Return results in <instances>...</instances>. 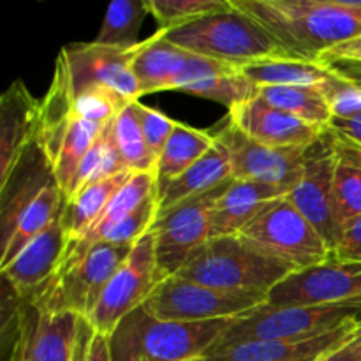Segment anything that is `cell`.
<instances>
[{
    "label": "cell",
    "mask_w": 361,
    "mask_h": 361,
    "mask_svg": "<svg viewBox=\"0 0 361 361\" xmlns=\"http://www.w3.org/2000/svg\"><path fill=\"white\" fill-rule=\"evenodd\" d=\"M87 361H113L108 335L94 331V337H92V342H90V349H88Z\"/></svg>",
    "instance_id": "cell-44"
},
{
    "label": "cell",
    "mask_w": 361,
    "mask_h": 361,
    "mask_svg": "<svg viewBox=\"0 0 361 361\" xmlns=\"http://www.w3.org/2000/svg\"><path fill=\"white\" fill-rule=\"evenodd\" d=\"M190 361H204V358H196V360H190Z\"/></svg>",
    "instance_id": "cell-47"
},
{
    "label": "cell",
    "mask_w": 361,
    "mask_h": 361,
    "mask_svg": "<svg viewBox=\"0 0 361 361\" xmlns=\"http://www.w3.org/2000/svg\"><path fill=\"white\" fill-rule=\"evenodd\" d=\"M183 59L185 49L166 41L159 30L147 41H141L133 63L141 97L155 92L175 90Z\"/></svg>",
    "instance_id": "cell-25"
},
{
    "label": "cell",
    "mask_w": 361,
    "mask_h": 361,
    "mask_svg": "<svg viewBox=\"0 0 361 361\" xmlns=\"http://www.w3.org/2000/svg\"><path fill=\"white\" fill-rule=\"evenodd\" d=\"M361 330V324H348L330 334L303 341H257L233 345L204 356V361H300L319 358Z\"/></svg>",
    "instance_id": "cell-21"
},
{
    "label": "cell",
    "mask_w": 361,
    "mask_h": 361,
    "mask_svg": "<svg viewBox=\"0 0 361 361\" xmlns=\"http://www.w3.org/2000/svg\"><path fill=\"white\" fill-rule=\"evenodd\" d=\"M41 101L18 80L0 97V178L37 137Z\"/></svg>",
    "instance_id": "cell-20"
},
{
    "label": "cell",
    "mask_w": 361,
    "mask_h": 361,
    "mask_svg": "<svg viewBox=\"0 0 361 361\" xmlns=\"http://www.w3.org/2000/svg\"><path fill=\"white\" fill-rule=\"evenodd\" d=\"M238 236L293 271L305 270L335 257L331 247L288 196L271 201Z\"/></svg>",
    "instance_id": "cell-6"
},
{
    "label": "cell",
    "mask_w": 361,
    "mask_h": 361,
    "mask_svg": "<svg viewBox=\"0 0 361 361\" xmlns=\"http://www.w3.org/2000/svg\"><path fill=\"white\" fill-rule=\"evenodd\" d=\"M360 331L356 335H353L351 338H348L345 342L338 344L337 348L330 349L324 355H321L319 358L314 361H361V349H360Z\"/></svg>",
    "instance_id": "cell-41"
},
{
    "label": "cell",
    "mask_w": 361,
    "mask_h": 361,
    "mask_svg": "<svg viewBox=\"0 0 361 361\" xmlns=\"http://www.w3.org/2000/svg\"><path fill=\"white\" fill-rule=\"evenodd\" d=\"M291 268L264 256L238 235L210 238L187 259L176 277L222 291L267 295Z\"/></svg>",
    "instance_id": "cell-4"
},
{
    "label": "cell",
    "mask_w": 361,
    "mask_h": 361,
    "mask_svg": "<svg viewBox=\"0 0 361 361\" xmlns=\"http://www.w3.org/2000/svg\"><path fill=\"white\" fill-rule=\"evenodd\" d=\"M328 127L342 140L351 141L361 147V113L349 116V118H331Z\"/></svg>",
    "instance_id": "cell-42"
},
{
    "label": "cell",
    "mask_w": 361,
    "mask_h": 361,
    "mask_svg": "<svg viewBox=\"0 0 361 361\" xmlns=\"http://www.w3.org/2000/svg\"><path fill=\"white\" fill-rule=\"evenodd\" d=\"M51 183H56L51 162L35 137L34 143L21 154L11 171L4 178H0L2 242L13 233L14 226L25 214V210Z\"/></svg>",
    "instance_id": "cell-17"
},
{
    "label": "cell",
    "mask_w": 361,
    "mask_h": 361,
    "mask_svg": "<svg viewBox=\"0 0 361 361\" xmlns=\"http://www.w3.org/2000/svg\"><path fill=\"white\" fill-rule=\"evenodd\" d=\"M229 183H222L157 214L152 235L161 281L178 274L187 259L210 240L212 210Z\"/></svg>",
    "instance_id": "cell-9"
},
{
    "label": "cell",
    "mask_w": 361,
    "mask_h": 361,
    "mask_svg": "<svg viewBox=\"0 0 361 361\" xmlns=\"http://www.w3.org/2000/svg\"><path fill=\"white\" fill-rule=\"evenodd\" d=\"M155 187H157V180H155V173H134L129 178V182L115 194L108 207L104 208L97 221L90 226L83 236L76 240H69L67 245L66 257L62 261V267L74 263L76 259L83 257L88 250L94 245L101 243L102 236L115 228L120 221L133 214L140 204H143L148 197L155 194Z\"/></svg>",
    "instance_id": "cell-24"
},
{
    "label": "cell",
    "mask_w": 361,
    "mask_h": 361,
    "mask_svg": "<svg viewBox=\"0 0 361 361\" xmlns=\"http://www.w3.org/2000/svg\"><path fill=\"white\" fill-rule=\"evenodd\" d=\"M159 282L161 275L150 231L133 247L127 259L115 271L88 323L99 334L109 335L123 317L145 305Z\"/></svg>",
    "instance_id": "cell-10"
},
{
    "label": "cell",
    "mask_w": 361,
    "mask_h": 361,
    "mask_svg": "<svg viewBox=\"0 0 361 361\" xmlns=\"http://www.w3.org/2000/svg\"><path fill=\"white\" fill-rule=\"evenodd\" d=\"M231 319L161 321L140 307L108 335L113 361H190L204 358Z\"/></svg>",
    "instance_id": "cell-2"
},
{
    "label": "cell",
    "mask_w": 361,
    "mask_h": 361,
    "mask_svg": "<svg viewBox=\"0 0 361 361\" xmlns=\"http://www.w3.org/2000/svg\"><path fill=\"white\" fill-rule=\"evenodd\" d=\"M334 166L335 134L326 127L319 137L307 147L302 176L288 197L335 252L341 243L342 229L338 228L335 214Z\"/></svg>",
    "instance_id": "cell-11"
},
{
    "label": "cell",
    "mask_w": 361,
    "mask_h": 361,
    "mask_svg": "<svg viewBox=\"0 0 361 361\" xmlns=\"http://www.w3.org/2000/svg\"><path fill=\"white\" fill-rule=\"evenodd\" d=\"M133 171H123L111 178L101 180L92 185L85 187L83 190L76 194L71 200H66V207L62 212L63 228H66L69 240H76L83 236L99 219V215L104 212L109 201L115 197V194L129 182Z\"/></svg>",
    "instance_id": "cell-29"
},
{
    "label": "cell",
    "mask_w": 361,
    "mask_h": 361,
    "mask_svg": "<svg viewBox=\"0 0 361 361\" xmlns=\"http://www.w3.org/2000/svg\"><path fill=\"white\" fill-rule=\"evenodd\" d=\"M229 122L250 140L270 147H307L324 130L274 108L257 95L229 109Z\"/></svg>",
    "instance_id": "cell-19"
},
{
    "label": "cell",
    "mask_w": 361,
    "mask_h": 361,
    "mask_svg": "<svg viewBox=\"0 0 361 361\" xmlns=\"http://www.w3.org/2000/svg\"><path fill=\"white\" fill-rule=\"evenodd\" d=\"M229 6L231 0H148L147 11L157 20L159 30H171Z\"/></svg>",
    "instance_id": "cell-35"
},
{
    "label": "cell",
    "mask_w": 361,
    "mask_h": 361,
    "mask_svg": "<svg viewBox=\"0 0 361 361\" xmlns=\"http://www.w3.org/2000/svg\"><path fill=\"white\" fill-rule=\"evenodd\" d=\"M282 196L288 194L277 187L233 178L212 210L210 238L240 235L271 201Z\"/></svg>",
    "instance_id": "cell-22"
},
{
    "label": "cell",
    "mask_w": 361,
    "mask_h": 361,
    "mask_svg": "<svg viewBox=\"0 0 361 361\" xmlns=\"http://www.w3.org/2000/svg\"><path fill=\"white\" fill-rule=\"evenodd\" d=\"M175 90L219 102L228 109L256 95V87L243 76L240 67L189 51H185L176 76Z\"/></svg>",
    "instance_id": "cell-18"
},
{
    "label": "cell",
    "mask_w": 361,
    "mask_h": 361,
    "mask_svg": "<svg viewBox=\"0 0 361 361\" xmlns=\"http://www.w3.org/2000/svg\"><path fill=\"white\" fill-rule=\"evenodd\" d=\"M157 197L154 194L143 204H140L133 214H129L123 221H120L115 228L109 229L102 236L101 243L134 247L147 233L152 231V226H154L155 219H157Z\"/></svg>",
    "instance_id": "cell-36"
},
{
    "label": "cell",
    "mask_w": 361,
    "mask_h": 361,
    "mask_svg": "<svg viewBox=\"0 0 361 361\" xmlns=\"http://www.w3.org/2000/svg\"><path fill=\"white\" fill-rule=\"evenodd\" d=\"M62 212L9 264L0 268L6 282L20 300L28 302L34 298L44 286L53 281L62 267L69 245Z\"/></svg>",
    "instance_id": "cell-16"
},
{
    "label": "cell",
    "mask_w": 361,
    "mask_h": 361,
    "mask_svg": "<svg viewBox=\"0 0 361 361\" xmlns=\"http://www.w3.org/2000/svg\"><path fill=\"white\" fill-rule=\"evenodd\" d=\"M321 63H335V62H358L361 63V37L351 39L348 42L334 46L323 53L319 59Z\"/></svg>",
    "instance_id": "cell-40"
},
{
    "label": "cell",
    "mask_w": 361,
    "mask_h": 361,
    "mask_svg": "<svg viewBox=\"0 0 361 361\" xmlns=\"http://www.w3.org/2000/svg\"><path fill=\"white\" fill-rule=\"evenodd\" d=\"M130 250L133 247L97 243L83 257L60 268L53 281L28 303L46 312H71L88 319Z\"/></svg>",
    "instance_id": "cell-7"
},
{
    "label": "cell",
    "mask_w": 361,
    "mask_h": 361,
    "mask_svg": "<svg viewBox=\"0 0 361 361\" xmlns=\"http://www.w3.org/2000/svg\"><path fill=\"white\" fill-rule=\"evenodd\" d=\"M215 145V134L194 129L182 122H176L168 143L162 148L155 164L157 185L176 178L196 164Z\"/></svg>",
    "instance_id": "cell-30"
},
{
    "label": "cell",
    "mask_w": 361,
    "mask_h": 361,
    "mask_svg": "<svg viewBox=\"0 0 361 361\" xmlns=\"http://www.w3.org/2000/svg\"><path fill=\"white\" fill-rule=\"evenodd\" d=\"M274 37L286 56L319 62L334 46L361 37V0H233Z\"/></svg>",
    "instance_id": "cell-1"
},
{
    "label": "cell",
    "mask_w": 361,
    "mask_h": 361,
    "mask_svg": "<svg viewBox=\"0 0 361 361\" xmlns=\"http://www.w3.org/2000/svg\"><path fill=\"white\" fill-rule=\"evenodd\" d=\"M256 95L274 108L319 129H326L334 118L323 92L317 87H261L256 88Z\"/></svg>",
    "instance_id": "cell-31"
},
{
    "label": "cell",
    "mask_w": 361,
    "mask_h": 361,
    "mask_svg": "<svg viewBox=\"0 0 361 361\" xmlns=\"http://www.w3.org/2000/svg\"><path fill=\"white\" fill-rule=\"evenodd\" d=\"M358 338H360V349H361V330H360V335H358Z\"/></svg>",
    "instance_id": "cell-46"
},
{
    "label": "cell",
    "mask_w": 361,
    "mask_h": 361,
    "mask_svg": "<svg viewBox=\"0 0 361 361\" xmlns=\"http://www.w3.org/2000/svg\"><path fill=\"white\" fill-rule=\"evenodd\" d=\"M215 136L228 148L233 178L252 180L291 192L303 171L307 147H270L250 140L228 122Z\"/></svg>",
    "instance_id": "cell-13"
},
{
    "label": "cell",
    "mask_w": 361,
    "mask_h": 361,
    "mask_svg": "<svg viewBox=\"0 0 361 361\" xmlns=\"http://www.w3.org/2000/svg\"><path fill=\"white\" fill-rule=\"evenodd\" d=\"M123 171H129V169L123 164L122 155H120L118 147H116L111 120L109 123H106L104 129L101 130L97 140H95L94 145L90 147V150L87 152V155L81 159L66 200L74 197L80 190L92 185V183L111 178V176Z\"/></svg>",
    "instance_id": "cell-32"
},
{
    "label": "cell",
    "mask_w": 361,
    "mask_h": 361,
    "mask_svg": "<svg viewBox=\"0 0 361 361\" xmlns=\"http://www.w3.org/2000/svg\"><path fill=\"white\" fill-rule=\"evenodd\" d=\"M63 207H66V194L62 192L59 183H51L46 187L39 194L37 200L25 210V214L14 226L13 233L2 242L0 268L9 264L32 240L37 238L59 217Z\"/></svg>",
    "instance_id": "cell-28"
},
{
    "label": "cell",
    "mask_w": 361,
    "mask_h": 361,
    "mask_svg": "<svg viewBox=\"0 0 361 361\" xmlns=\"http://www.w3.org/2000/svg\"><path fill=\"white\" fill-rule=\"evenodd\" d=\"M335 257L342 261H361V215L342 233Z\"/></svg>",
    "instance_id": "cell-39"
},
{
    "label": "cell",
    "mask_w": 361,
    "mask_h": 361,
    "mask_svg": "<svg viewBox=\"0 0 361 361\" xmlns=\"http://www.w3.org/2000/svg\"><path fill=\"white\" fill-rule=\"evenodd\" d=\"M326 66L334 67L337 73H341L342 76H345L348 80H351L353 83L358 85L361 88V63L358 62H335V63H326Z\"/></svg>",
    "instance_id": "cell-45"
},
{
    "label": "cell",
    "mask_w": 361,
    "mask_h": 361,
    "mask_svg": "<svg viewBox=\"0 0 361 361\" xmlns=\"http://www.w3.org/2000/svg\"><path fill=\"white\" fill-rule=\"evenodd\" d=\"M268 305L361 303V261H330L291 271L268 293Z\"/></svg>",
    "instance_id": "cell-12"
},
{
    "label": "cell",
    "mask_w": 361,
    "mask_h": 361,
    "mask_svg": "<svg viewBox=\"0 0 361 361\" xmlns=\"http://www.w3.org/2000/svg\"><path fill=\"white\" fill-rule=\"evenodd\" d=\"M256 88L261 87H317L331 76V67L321 62L274 56L240 67Z\"/></svg>",
    "instance_id": "cell-27"
},
{
    "label": "cell",
    "mask_w": 361,
    "mask_h": 361,
    "mask_svg": "<svg viewBox=\"0 0 361 361\" xmlns=\"http://www.w3.org/2000/svg\"><path fill=\"white\" fill-rule=\"evenodd\" d=\"M166 41L194 55L243 67L257 60L286 56L270 34L249 14L228 9L207 14L182 27L159 30Z\"/></svg>",
    "instance_id": "cell-3"
},
{
    "label": "cell",
    "mask_w": 361,
    "mask_h": 361,
    "mask_svg": "<svg viewBox=\"0 0 361 361\" xmlns=\"http://www.w3.org/2000/svg\"><path fill=\"white\" fill-rule=\"evenodd\" d=\"M335 134V133H334ZM334 201L342 233L361 215V147L335 134Z\"/></svg>",
    "instance_id": "cell-26"
},
{
    "label": "cell",
    "mask_w": 361,
    "mask_h": 361,
    "mask_svg": "<svg viewBox=\"0 0 361 361\" xmlns=\"http://www.w3.org/2000/svg\"><path fill=\"white\" fill-rule=\"evenodd\" d=\"M147 14V2L115 0L108 6L102 27L94 42L111 48H134L140 44L137 35Z\"/></svg>",
    "instance_id": "cell-33"
},
{
    "label": "cell",
    "mask_w": 361,
    "mask_h": 361,
    "mask_svg": "<svg viewBox=\"0 0 361 361\" xmlns=\"http://www.w3.org/2000/svg\"><path fill=\"white\" fill-rule=\"evenodd\" d=\"M134 113H136V118L140 122L141 130H143L148 148H150L155 157H159L164 145L168 143L169 136L173 134L176 120L169 118L164 113L143 104L141 101L134 102Z\"/></svg>",
    "instance_id": "cell-38"
},
{
    "label": "cell",
    "mask_w": 361,
    "mask_h": 361,
    "mask_svg": "<svg viewBox=\"0 0 361 361\" xmlns=\"http://www.w3.org/2000/svg\"><path fill=\"white\" fill-rule=\"evenodd\" d=\"M348 324H361V303L293 307H271L264 303L233 317L208 355L245 342L303 341L330 334Z\"/></svg>",
    "instance_id": "cell-5"
},
{
    "label": "cell",
    "mask_w": 361,
    "mask_h": 361,
    "mask_svg": "<svg viewBox=\"0 0 361 361\" xmlns=\"http://www.w3.org/2000/svg\"><path fill=\"white\" fill-rule=\"evenodd\" d=\"M267 302L268 296L259 293L222 291L173 275L159 282L143 307L161 321L204 323L233 319Z\"/></svg>",
    "instance_id": "cell-8"
},
{
    "label": "cell",
    "mask_w": 361,
    "mask_h": 361,
    "mask_svg": "<svg viewBox=\"0 0 361 361\" xmlns=\"http://www.w3.org/2000/svg\"><path fill=\"white\" fill-rule=\"evenodd\" d=\"M16 312V338L11 361H71L80 316L46 312L21 300Z\"/></svg>",
    "instance_id": "cell-15"
},
{
    "label": "cell",
    "mask_w": 361,
    "mask_h": 361,
    "mask_svg": "<svg viewBox=\"0 0 361 361\" xmlns=\"http://www.w3.org/2000/svg\"><path fill=\"white\" fill-rule=\"evenodd\" d=\"M113 134L126 168L133 173H155L157 157L148 148L140 122L134 113V102L113 118Z\"/></svg>",
    "instance_id": "cell-34"
},
{
    "label": "cell",
    "mask_w": 361,
    "mask_h": 361,
    "mask_svg": "<svg viewBox=\"0 0 361 361\" xmlns=\"http://www.w3.org/2000/svg\"><path fill=\"white\" fill-rule=\"evenodd\" d=\"M140 44L134 48H111L92 41L60 49L66 56L74 94L101 88L113 92L127 102L140 101V85L133 71Z\"/></svg>",
    "instance_id": "cell-14"
},
{
    "label": "cell",
    "mask_w": 361,
    "mask_h": 361,
    "mask_svg": "<svg viewBox=\"0 0 361 361\" xmlns=\"http://www.w3.org/2000/svg\"><path fill=\"white\" fill-rule=\"evenodd\" d=\"M334 118H349L361 113V88L331 67V76L319 87Z\"/></svg>",
    "instance_id": "cell-37"
},
{
    "label": "cell",
    "mask_w": 361,
    "mask_h": 361,
    "mask_svg": "<svg viewBox=\"0 0 361 361\" xmlns=\"http://www.w3.org/2000/svg\"><path fill=\"white\" fill-rule=\"evenodd\" d=\"M233 180L231 159L224 145L215 136V145L185 173L169 182L155 187L159 214L169 210L175 204L208 192L215 187Z\"/></svg>",
    "instance_id": "cell-23"
},
{
    "label": "cell",
    "mask_w": 361,
    "mask_h": 361,
    "mask_svg": "<svg viewBox=\"0 0 361 361\" xmlns=\"http://www.w3.org/2000/svg\"><path fill=\"white\" fill-rule=\"evenodd\" d=\"M94 328L88 323V319L81 317L80 324H78V337L76 345H74L73 360L71 361H87L88 358V349H90L92 337H94Z\"/></svg>",
    "instance_id": "cell-43"
},
{
    "label": "cell",
    "mask_w": 361,
    "mask_h": 361,
    "mask_svg": "<svg viewBox=\"0 0 361 361\" xmlns=\"http://www.w3.org/2000/svg\"><path fill=\"white\" fill-rule=\"evenodd\" d=\"M314 360H316V358H314ZM314 360H300V361H314Z\"/></svg>",
    "instance_id": "cell-48"
}]
</instances>
